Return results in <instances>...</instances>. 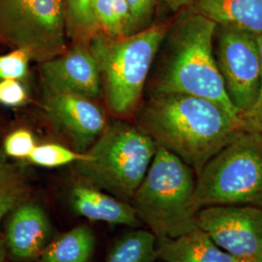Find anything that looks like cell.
Masks as SVG:
<instances>
[{
	"instance_id": "cell-1",
	"label": "cell",
	"mask_w": 262,
	"mask_h": 262,
	"mask_svg": "<svg viewBox=\"0 0 262 262\" xmlns=\"http://www.w3.org/2000/svg\"><path fill=\"white\" fill-rule=\"evenodd\" d=\"M140 128L197 175L207 161L243 131L239 118L205 98L152 94L140 112Z\"/></svg>"
},
{
	"instance_id": "cell-2",
	"label": "cell",
	"mask_w": 262,
	"mask_h": 262,
	"mask_svg": "<svg viewBox=\"0 0 262 262\" xmlns=\"http://www.w3.org/2000/svg\"><path fill=\"white\" fill-rule=\"evenodd\" d=\"M215 23L202 15L187 8L182 11L162 42L163 52L154 78L152 94H187L205 98L239 118L215 63Z\"/></svg>"
},
{
	"instance_id": "cell-3",
	"label": "cell",
	"mask_w": 262,
	"mask_h": 262,
	"mask_svg": "<svg viewBox=\"0 0 262 262\" xmlns=\"http://www.w3.org/2000/svg\"><path fill=\"white\" fill-rule=\"evenodd\" d=\"M196 175L185 161L158 146L150 167L131 198L139 221L157 239L176 238L197 228Z\"/></svg>"
},
{
	"instance_id": "cell-4",
	"label": "cell",
	"mask_w": 262,
	"mask_h": 262,
	"mask_svg": "<svg viewBox=\"0 0 262 262\" xmlns=\"http://www.w3.org/2000/svg\"><path fill=\"white\" fill-rule=\"evenodd\" d=\"M168 29L166 24L151 25L120 38L97 32L88 43L99 70L108 107L115 115L128 116L140 102Z\"/></svg>"
},
{
	"instance_id": "cell-5",
	"label": "cell",
	"mask_w": 262,
	"mask_h": 262,
	"mask_svg": "<svg viewBox=\"0 0 262 262\" xmlns=\"http://www.w3.org/2000/svg\"><path fill=\"white\" fill-rule=\"evenodd\" d=\"M157 149L156 142L140 127L113 122L74 168L81 182L127 201L146 176Z\"/></svg>"
},
{
	"instance_id": "cell-6",
	"label": "cell",
	"mask_w": 262,
	"mask_h": 262,
	"mask_svg": "<svg viewBox=\"0 0 262 262\" xmlns=\"http://www.w3.org/2000/svg\"><path fill=\"white\" fill-rule=\"evenodd\" d=\"M197 212L213 205H250L262 209V133L240 132L196 175Z\"/></svg>"
},
{
	"instance_id": "cell-7",
	"label": "cell",
	"mask_w": 262,
	"mask_h": 262,
	"mask_svg": "<svg viewBox=\"0 0 262 262\" xmlns=\"http://www.w3.org/2000/svg\"><path fill=\"white\" fill-rule=\"evenodd\" d=\"M62 0H0V39L46 61L67 51Z\"/></svg>"
},
{
	"instance_id": "cell-8",
	"label": "cell",
	"mask_w": 262,
	"mask_h": 262,
	"mask_svg": "<svg viewBox=\"0 0 262 262\" xmlns=\"http://www.w3.org/2000/svg\"><path fill=\"white\" fill-rule=\"evenodd\" d=\"M214 56L225 92L240 118L253 108L259 94L261 57L258 36L216 26Z\"/></svg>"
},
{
	"instance_id": "cell-9",
	"label": "cell",
	"mask_w": 262,
	"mask_h": 262,
	"mask_svg": "<svg viewBox=\"0 0 262 262\" xmlns=\"http://www.w3.org/2000/svg\"><path fill=\"white\" fill-rule=\"evenodd\" d=\"M197 226L238 260L262 262V209L213 205L197 212Z\"/></svg>"
},
{
	"instance_id": "cell-10",
	"label": "cell",
	"mask_w": 262,
	"mask_h": 262,
	"mask_svg": "<svg viewBox=\"0 0 262 262\" xmlns=\"http://www.w3.org/2000/svg\"><path fill=\"white\" fill-rule=\"evenodd\" d=\"M44 110L49 121L84 152L107 126L101 108L93 99L70 94H45Z\"/></svg>"
},
{
	"instance_id": "cell-11",
	"label": "cell",
	"mask_w": 262,
	"mask_h": 262,
	"mask_svg": "<svg viewBox=\"0 0 262 262\" xmlns=\"http://www.w3.org/2000/svg\"><path fill=\"white\" fill-rule=\"evenodd\" d=\"M45 94H77L90 99L101 91V78L86 44L79 43L59 56L41 62Z\"/></svg>"
},
{
	"instance_id": "cell-12",
	"label": "cell",
	"mask_w": 262,
	"mask_h": 262,
	"mask_svg": "<svg viewBox=\"0 0 262 262\" xmlns=\"http://www.w3.org/2000/svg\"><path fill=\"white\" fill-rule=\"evenodd\" d=\"M51 233L52 225L44 209L27 200L8 215L3 233L8 256L18 262L37 260L51 242Z\"/></svg>"
},
{
	"instance_id": "cell-13",
	"label": "cell",
	"mask_w": 262,
	"mask_h": 262,
	"mask_svg": "<svg viewBox=\"0 0 262 262\" xmlns=\"http://www.w3.org/2000/svg\"><path fill=\"white\" fill-rule=\"evenodd\" d=\"M69 202L77 215L89 221L126 226H137L140 223L127 201L83 182L71 188Z\"/></svg>"
},
{
	"instance_id": "cell-14",
	"label": "cell",
	"mask_w": 262,
	"mask_h": 262,
	"mask_svg": "<svg viewBox=\"0 0 262 262\" xmlns=\"http://www.w3.org/2000/svg\"><path fill=\"white\" fill-rule=\"evenodd\" d=\"M187 9L216 26L262 34V0H194Z\"/></svg>"
},
{
	"instance_id": "cell-15",
	"label": "cell",
	"mask_w": 262,
	"mask_h": 262,
	"mask_svg": "<svg viewBox=\"0 0 262 262\" xmlns=\"http://www.w3.org/2000/svg\"><path fill=\"white\" fill-rule=\"evenodd\" d=\"M157 255L162 262H238L200 228L176 238L159 239Z\"/></svg>"
},
{
	"instance_id": "cell-16",
	"label": "cell",
	"mask_w": 262,
	"mask_h": 262,
	"mask_svg": "<svg viewBox=\"0 0 262 262\" xmlns=\"http://www.w3.org/2000/svg\"><path fill=\"white\" fill-rule=\"evenodd\" d=\"M95 237L88 225H79L48 244L37 260L89 262L94 254Z\"/></svg>"
},
{
	"instance_id": "cell-17",
	"label": "cell",
	"mask_w": 262,
	"mask_h": 262,
	"mask_svg": "<svg viewBox=\"0 0 262 262\" xmlns=\"http://www.w3.org/2000/svg\"><path fill=\"white\" fill-rule=\"evenodd\" d=\"M157 243V237L149 229L134 230L117 241L105 262H155Z\"/></svg>"
},
{
	"instance_id": "cell-18",
	"label": "cell",
	"mask_w": 262,
	"mask_h": 262,
	"mask_svg": "<svg viewBox=\"0 0 262 262\" xmlns=\"http://www.w3.org/2000/svg\"><path fill=\"white\" fill-rule=\"evenodd\" d=\"M93 9L99 32L113 38L132 34L130 10L126 0H94Z\"/></svg>"
},
{
	"instance_id": "cell-19",
	"label": "cell",
	"mask_w": 262,
	"mask_h": 262,
	"mask_svg": "<svg viewBox=\"0 0 262 262\" xmlns=\"http://www.w3.org/2000/svg\"><path fill=\"white\" fill-rule=\"evenodd\" d=\"M29 196L26 177L19 169L0 158V223Z\"/></svg>"
},
{
	"instance_id": "cell-20",
	"label": "cell",
	"mask_w": 262,
	"mask_h": 262,
	"mask_svg": "<svg viewBox=\"0 0 262 262\" xmlns=\"http://www.w3.org/2000/svg\"><path fill=\"white\" fill-rule=\"evenodd\" d=\"M67 31L78 43H89L99 32L94 18V0H62Z\"/></svg>"
},
{
	"instance_id": "cell-21",
	"label": "cell",
	"mask_w": 262,
	"mask_h": 262,
	"mask_svg": "<svg viewBox=\"0 0 262 262\" xmlns=\"http://www.w3.org/2000/svg\"><path fill=\"white\" fill-rule=\"evenodd\" d=\"M84 152H79L59 144L47 143L36 145L27 160L41 167L56 168L74 164L84 159Z\"/></svg>"
},
{
	"instance_id": "cell-22",
	"label": "cell",
	"mask_w": 262,
	"mask_h": 262,
	"mask_svg": "<svg viewBox=\"0 0 262 262\" xmlns=\"http://www.w3.org/2000/svg\"><path fill=\"white\" fill-rule=\"evenodd\" d=\"M31 57L23 49H15L6 55L0 56V80L20 81L28 75V66Z\"/></svg>"
},
{
	"instance_id": "cell-23",
	"label": "cell",
	"mask_w": 262,
	"mask_h": 262,
	"mask_svg": "<svg viewBox=\"0 0 262 262\" xmlns=\"http://www.w3.org/2000/svg\"><path fill=\"white\" fill-rule=\"evenodd\" d=\"M35 147L33 134L25 128L11 132L3 143L4 154L11 159H28Z\"/></svg>"
},
{
	"instance_id": "cell-24",
	"label": "cell",
	"mask_w": 262,
	"mask_h": 262,
	"mask_svg": "<svg viewBox=\"0 0 262 262\" xmlns=\"http://www.w3.org/2000/svg\"><path fill=\"white\" fill-rule=\"evenodd\" d=\"M130 10L132 34L151 26L158 0H126Z\"/></svg>"
},
{
	"instance_id": "cell-25",
	"label": "cell",
	"mask_w": 262,
	"mask_h": 262,
	"mask_svg": "<svg viewBox=\"0 0 262 262\" xmlns=\"http://www.w3.org/2000/svg\"><path fill=\"white\" fill-rule=\"evenodd\" d=\"M26 88L18 80H0V104L19 107L28 101Z\"/></svg>"
},
{
	"instance_id": "cell-26",
	"label": "cell",
	"mask_w": 262,
	"mask_h": 262,
	"mask_svg": "<svg viewBox=\"0 0 262 262\" xmlns=\"http://www.w3.org/2000/svg\"><path fill=\"white\" fill-rule=\"evenodd\" d=\"M260 57H261V83L258 97L253 108L243 116L240 117L242 127L245 131H256L262 133V34L258 36Z\"/></svg>"
},
{
	"instance_id": "cell-27",
	"label": "cell",
	"mask_w": 262,
	"mask_h": 262,
	"mask_svg": "<svg viewBox=\"0 0 262 262\" xmlns=\"http://www.w3.org/2000/svg\"><path fill=\"white\" fill-rule=\"evenodd\" d=\"M170 11L179 12L187 9L194 0H160Z\"/></svg>"
},
{
	"instance_id": "cell-28",
	"label": "cell",
	"mask_w": 262,
	"mask_h": 262,
	"mask_svg": "<svg viewBox=\"0 0 262 262\" xmlns=\"http://www.w3.org/2000/svg\"><path fill=\"white\" fill-rule=\"evenodd\" d=\"M8 257V251L5 243L4 235L0 232V262H6Z\"/></svg>"
},
{
	"instance_id": "cell-29",
	"label": "cell",
	"mask_w": 262,
	"mask_h": 262,
	"mask_svg": "<svg viewBox=\"0 0 262 262\" xmlns=\"http://www.w3.org/2000/svg\"><path fill=\"white\" fill-rule=\"evenodd\" d=\"M18 262V261H17ZM25 262H41V261H39V260H36V261H34V260H33V261H25Z\"/></svg>"
},
{
	"instance_id": "cell-30",
	"label": "cell",
	"mask_w": 262,
	"mask_h": 262,
	"mask_svg": "<svg viewBox=\"0 0 262 262\" xmlns=\"http://www.w3.org/2000/svg\"><path fill=\"white\" fill-rule=\"evenodd\" d=\"M238 262H250V261H242V260H240V261H238Z\"/></svg>"
}]
</instances>
